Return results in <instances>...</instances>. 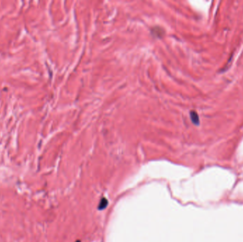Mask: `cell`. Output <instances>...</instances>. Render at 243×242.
I'll return each mask as SVG.
<instances>
[{"label": "cell", "instance_id": "1", "mask_svg": "<svg viewBox=\"0 0 243 242\" xmlns=\"http://www.w3.org/2000/svg\"><path fill=\"white\" fill-rule=\"evenodd\" d=\"M190 116H191V118L192 122L196 125L199 124V117H198V114L196 113L194 111H191V113H190Z\"/></svg>", "mask_w": 243, "mask_h": 242}, {"label": "cell", "instance_id": "2", "mask_svg": "<svg viewBox=\"0 0 243 242\" xmlns=\"http://www.w3.org/2000/svg\"><path fill=\"white\" fill-rule=\"evenodd\" d=\"M107 205H108V201H107V199L102 198L101 200V201H100V205H98V210H104V209L106 208Z\"/></svg>", "mask_w": 243, "mask_h": 242}, {"label": "cell", "instance_id": "3", "mask_svg": "<svg viewBox=\"0 0 243 242\" xmlns=\"http://www.w3.org/2000/svg\"><path fill=\"white\" fill-rule=\"evenodd\" d=\"M76 242H80V241H77Z\"/></svg>", "mask_w": 243, "mask_h": 242}]
</instances>
